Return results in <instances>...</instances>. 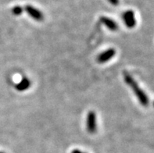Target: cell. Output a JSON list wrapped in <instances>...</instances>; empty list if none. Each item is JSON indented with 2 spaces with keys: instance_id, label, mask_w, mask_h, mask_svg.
<instances>
[{
  "instance_id": "6da1fadb",
  "label": "cell",
  "mask_w": 154,
  "mask_h": 153,
  "mask_svg": "<svg viewBox=\"0 0 154 153\" xmlns=\"http://www.w3.org/2000/svg\"><path fill=\"white\" fill-rule=\"evenodd\" d=\"M123 76L125 83L127 84L133 90L134 93L136 95V97L138 98L139 103L142 104V106L145 107L148 106L149 103L148 96H147L146 94L145 93L143 90L141 89L139 84L135 81V79L126 71H124Z\"/></svg>"
},
{
  "instance_id": "7a4b0ae2",
  "label": "cell",
  "mask_w": 154,
  "mask_h": 153,
  "mask_svg": "<svg viewBox=\"0 0 154 153\" xmlns=\"http://www.w3.org/2000/svg\"><path fill=\"white\" fill-rule=\"evenodd\" d=\"M86 128L88 133L95 134L97 130V123H96V114L94 111H89L87 114L86 119Z\"/></svg>"
},
{
  "instance_id": "3957f363",
  "label": "cell",
  "mask_w": 154,
  "mask_h": 153,
  "mask_svg": "<svg viewBox=\"0 0 154 153\" xmlns=\"http://www.w3.org/2000/svg\"><path fill=\"white\" fill-rule=\"evenodd\" d=\"M122 18L125 22V26L128 28H133L136 25V20H135V13L132 10H127L122 15Z\"/></svg>"
},
{
  "instance_id": "277c9868",
  "label": "cell",
  "mask_w": 154,
  "mask_h": 153,
  "mask_svg": "<svg viewBox=\"0 0 154 153\" xmlns=\"http://www.w3.org/2000/svg\"><path fill=\"white\" fill-rule=\"evenodd\" d=\"M24 9H25L26 13L35 20L42 21L44 20V15H43L42 13L34 6H31V5H27Z\"/></svg>"
},
{
  "instance_id": "5b68a950",
  "label": "cell",
  "mask_w": 154,
  "mask_h": 153,
  "mask_svg": "<svg viewBox=\"0 0 154 153\" xmlns=\"http://www.w3.org/2000/svg\"><path fill=\"white\" fill-rule=\"evenodd\" d=\"M116 51L114 49H109L107 50L104 51L101 54L99 55L97 58V61L100 63H105L109 60H111L113 56H115Z\"/></svg>"
},
{
  "instance_id": "8992f818",
  "label": "cell",
  "mask_w": 154,
  "mask_h": 153,
  "mask_svg": "<svg viewBox=\"0 0 154 153\" xmlns=\"http://www.w3.org/2000/svg\"><path fill=\"white\" fill-rule=\"evenodd\" d=\"M100 20V22L103 24H104L110 31H116L118 30V25H117V23L113 20L110 19L109 17H101Z\"/></svg>"
},
{
  "instance_id": "52a82bcc",
  "label": "cell",
  "mask_w": 154,
  "mask_h": 153,
  "mask_svg": "<svg viewBox=\"0 0 154 153\" xmlns=\"http://www.w3.org/2000/svg\"><path fill=\"white\" fill-rule=\"evenodd\" d=\"M31 86V81L27 78H23L19 83L15 86V88L18 91H24L27 90Z\"/></svg>"
},
{
  "instance_id": "ba28073f",
  "label": "cell",
  "mask_w": 154,
  "mask_h": 153,
  "mask_svg": "<svg viewBox=\"0 0 154 153\" xmlns=\"http://www.w3.org/2000/svg\"><path fill=\"white\" fill-rule=\"evenodd\" d=\"M23 8L21 6H14L13 9H12V12H13V14L16 16H19L23 13Z\"/></svg>"
},
{
  "instance_id": "9c48e42d",
  "label": "cell",
  "mask_w": 154,
  "mask_h": 153,
  "mask_svg": "<svg viewBox=\"0 0 154 153\" xmlns=\"http://www.w3.org/2000/svg\"><path fill=\"white\" fill-rule=\"evenodd\" d=\"M107 1L113 6H117L119 4V0H107Z\"/></svg>"
},
{
  "instance_id": "30bf717a",
  "label": "cell",
  "mask_w": 154,
  "mask_h": 153,
  "mask_svg": "<svg viewBox=\"0 0 154 153\" xmlns=\"http://www.w3.org/2000/svg\"><path fill=\"white\" fill-rule=\"evenodd\" d=\"M71 153H85V152H83V151H80V150H78V149H74V151H72V152Z\"/></svg>"
},
{
  "instance_id": "8fae6325",
  "label": "cell",
  "mask_w": 154,
  "mask_h": 153,
  "mask_svg": "<svg viewBox=\"0 0 154 153\" xmlns=\"http://www.w3.org/2000/svg\"><path fill=\"white\" fill-rule=\"evenodd\" d=\"M0 153H4V152H1V151H0Z\"/></svg>"
},
{
  "instance_id": "7c38bea8",
  "label": "cell",
  "mask_w": 154,
  "mask_h": 153,
  "mask_svg": "<svg viewBox=\"0 0 154 153\" xmlns=\"http://www.w3.org/2000/svg\"><path fill=\"white\" fill-rule=\"evenodd\" d=\"M153 105H154V104H153Z\"/></svg>"
}]
</instances>
